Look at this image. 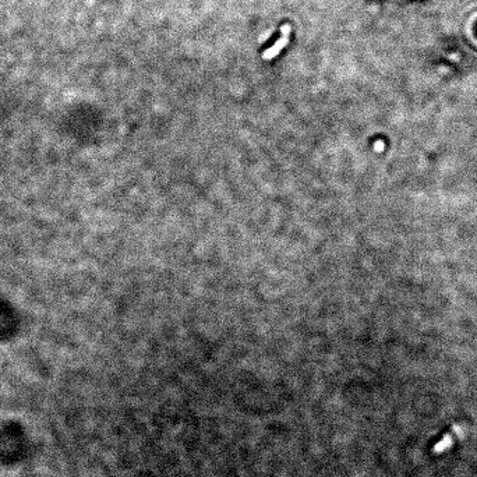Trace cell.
Here are the masks:
<instances>
[{
  "mask_svg": "<svg viewBox=\"0 0 477 477\" xmlns=\"http://www.w3.org/2000/svg\"><path fill=\"white\" fill-rule=\"evenodd\" d=\"M451 444H452V434H449L448 433V434H447V436H445V437L441 439L438 444L434 447V452H437V454H438V452H442V451H445L447 448H449Z\"/></svg>",
  "mask_w": 477,
  "mask_h": 477,
  "instance_id": "cell-1",
  "label": "cell"
}]
</instances>
